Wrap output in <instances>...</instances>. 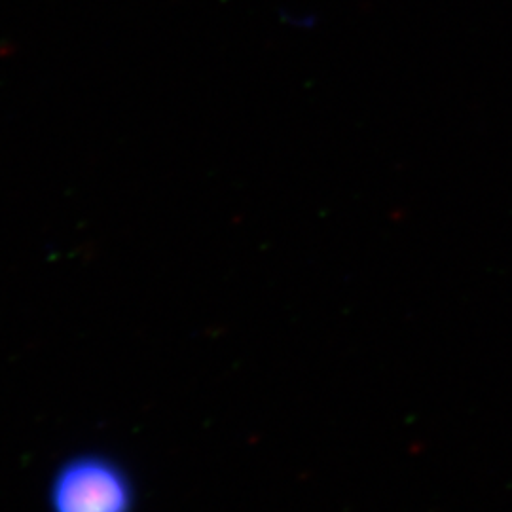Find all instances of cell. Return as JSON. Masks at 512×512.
I'll use <instances>...</instances> for the list:
<instances>
[{
    "mask_svg": "<svg viewBox=\"0 0 512 512\" xmlns=\"http://www.w3.org/2000/svg\"><path fill=\"white\" fill-rule=\"evenodd\" d=\"M135 492L128 473L103 456H78L54 478V512H131Z\"/></svg>",
    "mask_w": 512,
    "mask_h": 512,
    "instance_id": "cell-1",
    "label": "cell"
}]
</instances>
